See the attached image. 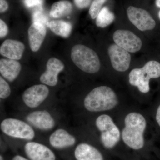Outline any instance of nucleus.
Masks as SVG:
<instances>
[{
  "label": "nucleus",
  "mask_w": 160,
  "mask_h": 160,
  "mask_svg": "<svg viewBox=\"0 0 160 160\" xmlns=\"http://www.w3.org/2000/svg\"><path fill=\"white\" fill-rule=\"evenodd\" d=\"M125 128L122 133L124 143L129 148L135 150L142 149L144 146L146 119L140 113L131 112L125 118Z\"/></svg>",
  "instance_id": "nucleus-1"
},
{
  "label": "nucleus",
  "mask_w": 160,
  "mask_h": 160,
  "mask_svg": "<svg viewBox=\"0 0 160 160\" xmlns=\"http://www.w3.org/2000/svg\"><path fill=\"white\" fill-rule=\"evenodd\" d=\"M118 103L115 92L111 88L106 86H99L92 89L84 101L86 109L92 112L110 110Z\"/></svg>",
  "instance_id": "nucleus-2"
},
{
  "label": "nucleus",
  "mask_w": 160,
  "mask_h": 160,
  "mask_svg": "<svg viewBox=\"0 0 160 160\" xmlns=\"http://www.w3.org/2000/svg\"><path fill=\"white\" fill-rule=\"evenodd\" d=\"M160 77V64L156 61H149L142 68H135L129 74V82L136 86L142 93L149 92L150 90L149 80Z\"/></svg>",
  "instance_id": "nucleus-3"
},
{
  "label": "nucleus",
  "mask_w": 160,
  "mask_h": 160,
  "mask_svg": "<svg viewBox=\"0 0 160 160\" xmlns=\"http://www.w3.org/2000/svg\"><path fill=\"white\" fill-rule=\"evenodd\" d=\"M71 57L72 62L80 69L89 73H94L101 67L99 58L96 52L87 46L76 45L72 47Z\"/></svg>",
  "instance_id": "nucleus-4"
},
{
  "label": "nucleus",
  "mask_w": 160,
  "mask_h": 160,
  "mask_svg": "<svg viewBox=\"0 0 160 160\" xmlns=\"http://www.w3.org/2000/svg\"><path fill=\"white\" fill-rule=\"evenodd\" d=\"M96 125L101 132V140L106 149L113 148L120 141V131L112 118L108 115L100 116L96 121Z\"/></svg>",
  "instance_id": "nucleus-5"
},
{
  "label": "nucleus",
  "mask_w": 160,
  "mask_h": 160,
  "mask_svg": "<svg viewBox=\"0 0 160 160\" xmlns=\"http://www.w3.org/2000/svg\"><path fill=\"white\" fill-rule=\"evenodd\" d=\"M1 129L9 136L26 140H32L35 137L34 130L28 124L17 119H6L1 124Z\"/></svg>",
  "instance_id": "nucleus-6"
},
{
  "label": "nucleus",
  "mask_w": 160,
  "mask_h": 160,
  "mask_svg": "<svg viewBox=\"0 0 160 160\" xmlns=\"http://www.w3.org/2000/svg\"><path fill=\"white\" fill-rule=\"evenodd\" d=\"M127 12L129 21L139 30H150L155 27V21L145 9L131 6L127 9Z\"/></svg>",
  "instance_id": "nucleus-7"
},
{
  "label": "nucleus",
  "mask_w": 160,
  "mask_h": 160,
  "mask_svg": "<svg viewBox=\"0 0 160 160\" xmlns=\"http://www.w3.org/2000/svg\"><path fill=\"white\" fill-rule=\"evenodd\" d=\"M113 39L118 46L132 53L139 51L142 45L141 39L129 30H117L113 33Z\"/></svg>",
  "instance_id": "nucleus-8"
},
{
  "label": "nucleus",
  "mask_w": 160,
  "mask_h": 160,
  "mask_svg": "<svg viewBox=\"0 0 160 160\" xmlns=\"http://www.w3.org/2000/svg\"><path fill=\"white\" fill-rule=\"evenodd\" d=\"M108 51L112 66L115 70L121 72L128 70L131 62V56L128 51L116 44L110 45Z\"/></svg>",
  "instance_id": "nucleus-9"
},
{
  "label": "nucleus",
  "mask_w": 160,
  "mask_h": 160,
  "mask_svg": "<svg viewBox=\"0 0 160 160\" xmlns=\"http://www.w3.org/2000/svg\"><path fill=\"white\" fill-rule=\"evenodd\" d=\"M49 94V89L47 86L42 84L36 85L24 91L22 99L29 108H36L46 99Z\"/></svg>",
  "instance_id": "nucleus-10"
},
{
  "label": "nucleus",
  "mask_w": 160,
  "mask_h": 160,
  "mask_svg": "<svg viewBox=\"0 0 160 160\" xmlns=\"http://www.w3.org/2000/svg\"><path fill=\"white\" fill-rule=\"evenodd\" d=\"M64 69V64L60 60L56 58H50L47 62L46 71L41 75L40 81L48 86H56L58 75Z\"/></svg>",
  "instance_id": "nucleus-11"
},
{
  "label": "nucleus",
  "mask_w": 160,
  "mask_h": 160,
  "mask_svg": "<svg viewBox=\"0 0 160 160\" xmlns=\"http://www.w3.org/2000/svg\"><path fill=\"white\" fill-rule=\"evenodd\" d=\"M26 120L32 126L42 130L52 129L55 124L51 114L46 110L32 112L27 116Z\"/></svg>",
  "instance_id": "nucleus-12"
},
{
  "label": "nucleus",
  "mask_w": 160,
  "mask_h": 160,
  "mask_svg": "<svg viewBox=\"0 0 160 160\" xmlns=\"http://www.w3.org/2000/svg\"><path fill=\"white\" fill-rule=\"evenodd\" d=\"M26 155L31 160H55V156L47 146L35 142L26 143L25 146Z\"/></svg>",
  "instance_id": "nucleus-13"
},
{
  "label": "nucleus",
  "mask_w": 160,
  "mask_h": 160,
  "mask_svg": "<svg viewBox=\"0 0 160 160\" xmlns=\"http://www.w3.org/2000/svg\"><path fill=\"white\" fill-rule=\"evenodd\" d=\"M46 34V27L38 22H33L28 31L29 46L32 51H38L42 46Z\"/></svg>",
  "instance_id": "nucleus-14"
},
{
  "label": "nucleus",
  "mask_w": 160,
  "mask_h": 160,
  "mask_svg": "<svg viewBox=\"0 0 160 160\" xmlns=\"http://www.w3.org/2000/svg\"><path fill=\"white\" fill-rule=\"evenodd\" d=\"M25 45L19 41L8 39L0 47L1 54L10 59H21L25 50Z\"/></svg>",
  "instance_id": "nucleus-15"
},
{
  "label": "nucleus",
  "mask_w": 160,
  "mask_h": 160,
  "mask_svg": "<svg viewBox=\"0 0 160 160\" xmlns=\"http://www.w3.org/2000/svg\"><path fill=\"white\" fill-rule=\"evenodd\" d=\"M49 142L56 149H63L73 146L76 143L75 138L65 129H57L49 137Z\"/></svg>",
  "instance_id": "nucleus-16"
},
{
  "label": "nucleus",
  "mask_w": 160,
  "mask_h": 160,
  "mask_svg": "<svg viewBox=\"0 0 160 160\" xmlns=\"http://www.w3.org/2000/svg\"><path fill=\"white\" fill-rule=\"evenodd\" d=\"M21 65L16 60L2 59L0 60V72L2 76L10 82L16 79L21 72Z\"/></svg>",
  "instance_id": "nucleus-17"
},
{
  "label": "nucleus",
  "mask_w": 160,
  "mask_h": 160,
  "mask_svg": "<svg viewBox=\"0 0 160 160\" xmlns=\"http://www.w3.org/2000/svg\"><path fill=\"white\" fill-rule=\"evenodd\" d=\"M74 155L77 160H104L101 152L95 147L87 143L78 145Z\"/></svg>",
  "instance_id": "nucleus-18"
},
{
  "label": "nucleus",
  "mask_w": 160,
  "mask_h": 160,
  "mask_svg": "<svg viewBox=\"0 0 160 160\" xmlns=\"http://www.w3.org/2000/svg\"><path fill=\"white\" fill-rule=\"evenodd\" d=\"M47 26L55 34L64 38L69 37L72 29L70 23L63 21H51Z\"/></svg>",
  "instance_id": "nucleus-19"
},
{
  "label": "nucleus",
  "mask_w": 160,
  "mask_h": 160,
  "mask_svg": "<svg viewBox=\"0 0 160 160\" xmlns=\"http://www.w3.org/2000/svg\"><path fill=\"white\" fill-rule=\"evenodd\" d=\"M72 10L71 2L66 0H62L52 5L49 15L51 17L58 18L68 15Z\"/></svg>",
  "instance_id": "nucleus-20"
},
{
  "label": "nucleus",
  "mask_w": 160,
  "mask_h": 160,
  "mask_svg": "<svg viewBox=\"0 0 160 160\" xmlns=\"http://www.w3.org/2000/svg\"><path fill=\"white\" fill-rule=\"evenodd\" d=\"M114 19V14L109 10L108 7H104L98 15L96 23L98 27L104 28L110 25Z\"/></svg>",
  "instance_id": "nucleus-21"
},
{
  "label": "nucleus",
  "mask_w": 160,
  "mask_h": 160,
  "mask_svg": "<svg viewBox=\"0 0 160 160\" xmlns=\"http://www.w3.org/2000/svg\"><path fill=\"white\" fill-rule=\"evenodd\" d=\"M107 0H93L89 10V14L92 19L96 18L99 12L102 9V6Z\"/></svg>",
  "instance_id": "nucleus-22"
},
{
  "label": "nucleus",
  "mask_w": 160,
  "mask_h": 160,
  "mask_svg": "<svg viewBox=\"0 0 160 160\" xmlns=\"http://www.w3.org/2000/svg\"><path fill=\"white\" fill-rule=\"evenodd\" d=\"M11 94V89L8 83L3 78L0 77V98L6 99Z\"/></svg>",
  "instance_id": "nucleus-23"
},
{
  "label": "nucleus",
  "mask_w": 160,
  "mask_h": 160,
  "mask_svg": "<svg viewBox=\"0 0 160 160\" xmlns=\"http://www.w3.org/2000/svg\"><path fill=\"white\" fill-rule=\"evenodd\" d=\"M32 20L33 22L41 23L44 26H47V24L49 22L47 17L41 10H38L34 12L32 15Z\"/></svg>",
  "instance_id": "nucleus-24"
},
{
  "label": "nucleus",
  "mask_w": 160,
  "mask_h": 160,
  "mask_svg": "<svg viewBox=\"0 0 160 160\" xmlns=\"http://www.w3.org/2000/svg\"><path fill=\"white\" fill-rule=\"evenodd\" d=\"M24 2L26 7L30 8L34 6H42L43 0H24Z\"/></svg>",
  "instance_id": "nucleus-25"
},
{
  "label": "nucleus",
  "mask_w": 160,
  "mask_h": 160,
  "mask_svg": "<svg viewBox=\"0 0 160 160\" xmlns=\"http://www.w3.org/2000/svg\"><path fill=\"white\" fill-rule=\"evenodd\" d=\"M8 32V28L6 23L0 20V37L2 38L6 37Z\"/></svg>",
  "instance_id": "nucleus-26"
},
{
  "label": "nucleus",
  "mask_w": 160,
  "mask_h": 160,
  "mask_svg": "<svg viewBox=\"0 0 160 160\" xmlns=\"http://www.w3.org/2000/svg\"><path fill=\"white\" fill-rule=\"evenodd\" d=\"M75 4L79 9L86 8L90 5L91 0H74Z\"/></svg>",
  "instance_id": "nucleus-27"
},
{
  "label": "nucleus",
  "mask_w": 160,
  "mask_h": 160,
  "mask_svg": "<svg viewBox=\"0 0 160 160\" xmlns=\"http://www.w3.org/2000/svg\"><path fill=\"white\" fill-rule=\"evenodd\" d=\"M8 9V4L6 0H0V12H5Z\"/></svg>",
  "instance_id": "nucleus-28"
},
{
  "label": "nucleus",
  "mask_w": 160,
  "mask_h": 160,
  "mask_svg": "<svg viewBox=\"0 0 160 160\" xmlns=\"http://www.w3.org/2000/svg\"><path fill=\"white\" fill-rule=\"evenodd\" d=\"M156 118L157 122L159 126H160V105L158 107Z\"/></svg>",
  "instance_id": "nucleus-29"
},
{
  "label": "nucleus",
  "mask_w": 160,
  "mask_h": 160,
  "mask_svg": "<svg viewBox=\"0 0 160 160\" xmlns=\"http://www.w3.org/2000/svg\"><path fill=\"white\" fill-rule=\"evenodd\" d=\"M12 160H29L25 158L22 157L21 156H16L14 158H13Z\"/></svg>",
  "instance_id": "nucleus-30"
},
{
  "label": "nucleus",
  "mask_w": 160,
  "mask_h": 160,
  "mask_svg": "<svg viewBox=\"0 0 160 160\" xmlns=\"http://www.w3.org/2000/svg\"><path fill=\"white\" fill-rule=\"evenodd\" d=\"M155 4L157 7L160 8V0H156Z\"/></svg>",
  "instance_id": "nucleus-31"
},
{
  "label": "nucleus",
  "mask_w": 160,
  "mask_h": 160,
  "mask_svg": "<svg viewBox=\"0 0 160 160\" xmlns=\"http://www.w3.org/2000/svg\"><path fill=\"white\" fill-rule=\"evenodd\" d=\"M0 160H3V157L2 155H1V156H0Z\"/></svg>",
  "instance_id": "nucleus-32"
},
{
  "label": "nucleus",
  "mask_w": 160,
  "mask_h": 160,
  "mask_svg": "<svg viewBox=\"0 0 160 160\" xmlns=\"http://www.w3.org/2000/svg\"><path fill=\"white\" fill-rule=\"evenodd\" d=\"M158 15L159 17V18L160 19V11H159V12Z\"/></svg>",
  "instance_id": "nucleus-33"
}]
</instances>
